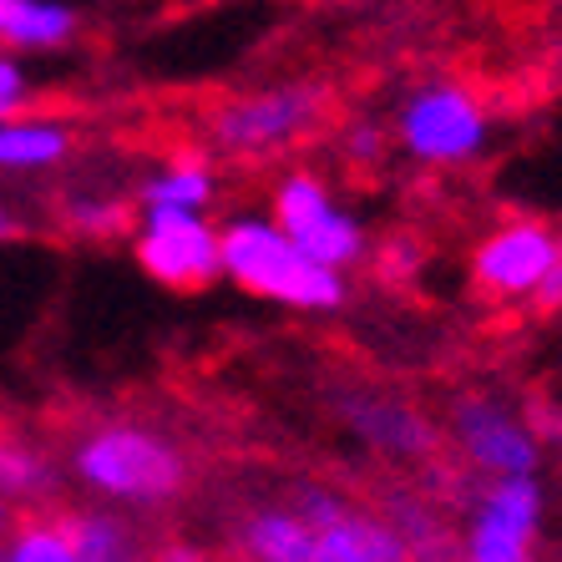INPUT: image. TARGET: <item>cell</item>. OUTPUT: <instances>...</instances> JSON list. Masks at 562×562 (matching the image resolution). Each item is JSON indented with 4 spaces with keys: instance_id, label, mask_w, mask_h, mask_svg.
I'll list each match as a JSON object with an SVG mask.
<instances>
[{
    "instance_id": "1",
    "label": "cell",
    "mask_w": 562,
    "mask_h": 562,
    "mask_svg": "<svg viewBox=\"0 0 562 562\" xmlns=\"http://www.w3.org/2000/svg\"><path fill=\"white\" fill-rule=\"evenodd\" d=\"M71 482L112 512H162L188 492L193 467L168 431L147 420H97L71 441Z\"/></svg>"
},
{
    "instance_id": "2",
    "label": "cell",
    "mask_w": 562,
    "mask_h": 562,
    "mask_svg": "<svg viewBox=\"0 0 562 562\" xmlns=\"http://www.w3.org/2000/svg\"><path fill=\"white\" fill-rule=\"evenodd\" d=\"M218 263L244 294L294 314H335L350 300V274L314 263L279 234L269 213H234L218 223Z\"/></svg>"
},
{
    "instance_id": "3",
    "label": "cell",
    "mask_w": 562,
    "mask_h": 562,
    "mask_svg": "<svg viewBox=\"0 0 562 562\" xmlns=\"http://www.w3.org/2000/svg\"><path fill=\"white\" fill-rule=\"evenodd\" d=\"M329 106H335V92L319 77H289L209 106L203 137L234 162H263V157L310 143L329 122Z\"/></svg>"
},
{
    "instance_id": "4",
    "label": "cell",
    "mask_w": 562,
    "mask_h": 562,
    "mask_svg": "<svg viewBox=\"0 0 562 562\" xmlns=\"http://www.w3.org/2000/svg\"><path fill=\"white\" fill-rule=\"evenodd\" d=\"M482 97L451 77H431L411 87L391 112V143L420 168H461L486 147Z\"/></svg>"
},
{
    "instance_id": "5",
    "label": "cell",
    "mask_w": 562,
    "mask_h": 562,
    "mask_svg": "<svg viewBox=\"0 0 562 562\" xmlns=\"http://www.w3.org/2000/svg\"><path fill=\"white\" fill-rule=\"evenodd\" d=\"M548 522L542 476L476 482L457 527V562H537Z\"/></svg>"
},
{
    "instance_id": "6",
    "label": "cell",
    "mask_w": 562,
    "mask_h": 562,
    "mask_svg": "<svg viewBox=\"0 0 562 562\" xmlns=\"http://www.w3.org/2000/svg\"><path fill=\"white\" fill-rule=\"evenodd\" d=\"M269 218L279 223V234L314 263H325L335 274H350L370 259V234L350 209L335 203L329 183L310 168H289L269 193Z\"/></svg>"
},
{
    "instance_id": "7",
    "label": "cell",
    "mask_w": 562,
    "mask_h": 562,
    "mask_svg": "<svg viewBox=\"0 0 562 562\" xmlns=\"http://www.w3.org/2000/svg\"><path fill=\"white\" fill-rule=\"evenodd\" d=\"M446 446L476 482L497 476H542V446L522 411H512L502 395L467 391L446 406Z\"/></svg>"
},
{
    "instance_id": "8",
    "label": "cell",
    "mask_w": 562,
    "mask_h": 562,
    "mask_svg": "<svg viewBox=\"0 0 562 562\" xmlns=\"http://www.w3.org/2000/svg\"><path fill=\"white\" fill-rule=\"evenodd\" d=\"M284 502L314 527V562H411V548L385 512L345 497L340 486L294 482Z\"/></svg>"
},
{
    "instance_id": "9",
    "label": "cell",
    "mask_w": 562,
    "mask_h": 562,
    "mask_svg": "<svg viewBox=\"0 0 562 562\" xmlns=\"http://www.w3.org/2000/svg\"><path fill=\"white\" fill-rule=\"evenodd\" d=\"M132 259L162 289H209L223 279L218 263V223L188 209H137L132 223Z\"/></svg>"
},
{
    "instance_id": "10",
    "label": "cell",
    "mask_w": 562,
    "mask_h": 562,
    "mask_svg": "<svg viewBox=\"0 0 562 562\" xmlns=\"http://www.w3.org/2000/svg\"><path fill=\"white\" fill-rule=\"evenodd\" d=\"M335 416L340 426L366 446L370 457L395 461V467H426L446 451L441 420L426 416L416 401L385 391H335Z\"/></svg>"
},
{
    "instance_id": "11",
    "label": "cell",
    "mask_w": 562,
    "mask_h": 562,
    "mask_svg": "<svg viewBox=\"0 0 562 562\" xmlns=\"http://www.w3.org/2000/svg\"><path fill=\"white\" fill-rule=\"evenodd\" d=\"M562 259V238L537 218H512L476 244L471 284L486 300H532V289Z\"/></svg>"
},
{
    "instance_id": "12",
    "label": "cell",
    "mask_w": 562,
    "mask_h": 562,
    "mask_svg": "<svg viewBox=\"0 0 562 562\" xmlns=\"http://www.w3.org/2000/svg\"><path fill=\"white\" fill-rule=\"evenodd\" d=\"M238 562H314V527L300 512L279 502H254L228 527Z\"/></svg>"
},
{
    "instance_id": "13",
    "label": "cell",
    "mask_w": 562,
    "mask_h": 562,
    "mask_svg": "<svg viewBox=\"0 0 562 562\" xmlns=\"http://www.w3.org/2000/svg\"><path fill=\"white\" fill-rule=\"evenodd\" d=\"M77 153V127L66 117L46 112H15L0 122V172L31 178V172H52Z\"/></svg>"
},
{
    "instance_id": "14",
    "label": "cell",
    "mask_w": 562,
    "mask_h": 562,
    "mask_svg": "<svg viewBox=\"0 0 562 562\" xmlns=\"http://www.w3.org/2000/svg\"><path fill=\"white\" fill-rule=\"evenodd\" d=\"M71 532V548L81 562H153V542L143 537V527L132 522L127 512L112 507H81L61 517Z\"/></svg>"
},
{
    "instance_id": "15",
    "label": "cell",
    "mask_w": 562,
    "mask_h": 562,
    "mask_svg": "<svg viewBox=\"0 0 562 562\" xmlns=\"http://www.w3.org/2000/svg\"><path fill=\"white\" fill-rule=\"evenodd\" d=\"M380 512L411 548V562H457V527L446 522L441 502H431L420 486L416 492H391L380 502Z\"/></svg>"
},
{
    "instance_id": "16",
    "label": "cell",
    "mask_w": 562,
    "mask_h": 562,
    "mask_svg": "<svg viewBox=\"0 0 562 562\" xmlns=\"http://www.w3.org/2000/svg\"><path fill=\"white\" fill-rule=\"evenodd\" d=\"M81 31L77 5L66 0H11L0 11V46L5 52H61Z\"/></svg>"
},
{
    "instance_id": "17",
    "label": "cell",
    "mask_w": 562,
    "mask_h": 562,
    "mask_svg": "<svg viewBox=\"0 0 562 562\" xmlns=\"http://www.w3.org/2000/svg\"><path fill=\"white\" fill-rule=\"evenodd\" d=\"M213 198H218V178H213V168L203 162V157L183 153V157H172V162H162L157 172H147L132 203H137V209H188V213H209Z\"/></svg>"
},
{
    "instance_id": "18",
    "label": "cell",
    "mask_w": 562,
    "mask_h": 562,
    "mask_svg": "<svg viewBox=\"0 0 562 562\" xmlns=\"http://www.w3.org/2000/svg\"><path fill=\"white\" fill-rule=\"evenodd\" d=\"M56 486H61V471L41 446H31L26 436L0 431V502L41 507V502L56 497Z\"/></svg>"
},
{
    "instance_id": "19",
    "label": "cell",
    "mask_w": 562,
    "mask_h": 562,
    "mask_svg": "<svg viewBox=\"0 0 562 562\" xmlns=\"http://www.w3.org/2000/svg\"><path fill=\"white\" fill-rule=\"evenodd\" d=\"M56 218L71 238H92V244H106V238H127L132 223H137V203L122 193H97V188H71V193L56 198Z\"/></svg>"
},
{
    "instance_id": "20",
    "label": "cell",
    "mask_w": 562,
    "mask_h": 562,
    "mask_svg": "<svg viewBox=\"0 0 562 562\" xmlns=\"http://www.w3.org/2000/svg\"><path fill=\"white\" fill-rule=\"evenodd\" d=\"M0 562H81L61 517H21L0 542Z\"/></svg>"
},
{
    "instance_id": "21",
    "label": "cell",
    "mask_w": 562,
    "mask_h": 562,
    "mask_svg": "<svg viewBox=\"0 0 562 562\" xmlns=\"http://www.w3.org/2000/svg\"><path fill=\"white\" fill-rule=\"evenodd\" d=\"M385 143H391V132L380 127L370 117H355L340 127V157L350 168H380V157H385Z\"/></svg>"
},
{
    "instance_id": "22",
    "label": "cell",
    "mask_w": 562,
    "mask_h": 562,
    "mask_svg": "<svg viewBox=\"0 0 562 562\" xmlns=\"http://www.w3.org/2000/svg\"><path fill=\"white\" fill-rule=\"evenodd\" d=\"M31 102V77H26V66H21V56L5 52L0 46V112L5 117H15V112H26Z\"/></svg>"
},
{
    "instance_id": "23",
    "label": "cell",
    "mask_w": 562,
    "mask_h": 562,
    "mask_svg": "<svg viewBox=\"0 0 562 562\" xmlns=\"http://www.w3.org/2000/svg\"><path fill=\"white\" fill-rule=\"evenodd\" d=\"M375 269H380V279H385V284H406V279H416L420 244H416V238H391V244L375 254Z\"/></svg>"
},
{
    "instance_id": "24",
    "label": "cell",
    "mask_w": 562,
    "mask_h": 562,
    "mask_svg": "<svg viewBox=\"0 0 562 562\" xmlns=\"http://www.w3.org/2000/svg\"><path fill=\"white\" fill-rule=\"evenodd\" d=\"M527 426H532L537 446H542V457H548V451H562V406L532 401V406H527Z\"/></svg>"
},
{
    "instance_id": "25",
    "label": "cell",
    "mask_w": 562,
    "mask_h": 562,
    "mask_svg": "<svg viewBox=\"0 0 562 562\" xmlns=\"http://www.w3.org/2000/svg\"><path fill=\"white\" fill-rule=\"evenodd\" d=\"M532 304H537L542 314H558V310H562V259L552 263L548 279H542V284L532 289Z\"/></svg>"
},
{
    "instance_id": "26",
    "label": "cell",
    "mask_w": 562,
    "mask_h": 562,
    "mask_svg": "<svg viewBox=\"0 0 562 562\" xmlns=\"http://www.w3.org/2000/svg\"><path fill=\"white\" fill-rule=\"evenodd\" d=\"M153 562H209V552L198 548V542H183V537H172V542L153 548Z\"/></svg>"
},
{
    "instance_id": "27",
    "label": "cell",
    "mask_w": 562,
    "mask_h": 562,
    "mask_svg": "<svg viewBox=\"0 0 562 562\" xmlns=\"http://www.w3.org/2000/svg\"><path fill=\"white\" fill-rule=\"evenodd\" d=\"M11 522H15V517H11V502H0V542H5V532H11Z\"/></svg>"
}]
</instances>
